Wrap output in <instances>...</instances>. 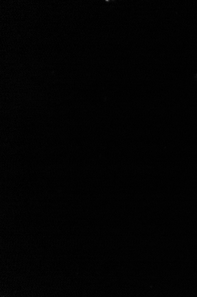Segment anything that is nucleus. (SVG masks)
<instances>
[{"instance_id": "1", "label": "nucleus", "mask_w": 197, "mask_h": 297, "mask_svg": "<svg viewBox=\"0 0 197 297\" xmlns=\"http://www.w3.org/2000/svg\"><path fill=\"white\" fill-rule=\"evenodd\" d=\"M195 80H196L197 81V74L195 75Z\"/></svg>"}]
</instances>
